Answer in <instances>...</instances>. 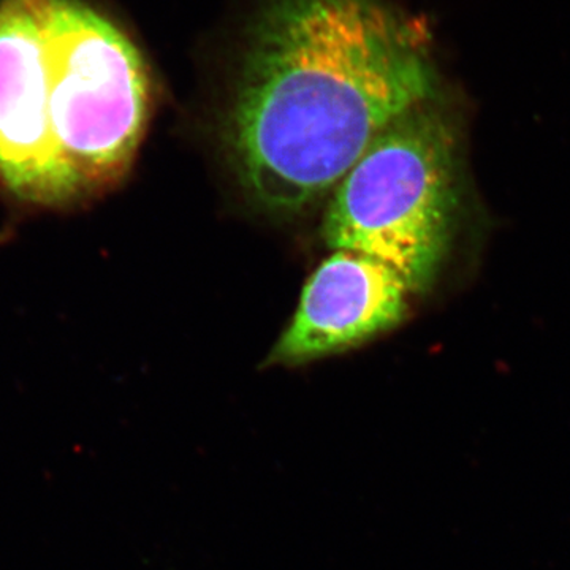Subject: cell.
<instances>
[{
	"label": "cell",
	"instance_id": "cell-1",
	"mask_svg": "<svg viewBox=\"0 0 570 570\" xmlns=\"http://www.w3.org/2000/svg\"><path fill=\"white\" fill-rule=\"evenodd\" d=\"M428 43L384 0H272L227 126L246 194L279 214L332 194L379 135L433 99Z\"/></svg>",
	"mask_w": 570,
	"mask_h": 570
},
{
	"label": "cell",
	"instance_id": "cell-2",
	"mask_svg": "<svg viewBox=\"0 0 570 570\" xmlns=\"http://www.w3.org/2000/svg\"><path fill=\"white\" fill-rule=\"evenodd\" d=\"M324 239L381 262L412 292L436 277L459 208L456 141L444 116L423 105L393 122L330 194Z\"/></svg>",
	"mask_w": 570,
	"mask_h": 570
},
{
	"label": "cell",
	"instance_id": "cell-3",
	"mask_svg": "<svg viewBox=\"0 0 570 570\" xmlns=\"http://www.w3.org/2000/svg\"><path fill=\"white\" fill-rule=\"evenodd\" d=\"M52 130L85 194L121 179L148 122L137 47L81 0H40Z\"/></svg>",
	"mask_w": 570,
	"mask_h": 570
},
{
	"label": "cell",
	"instance_id": "cell-4",
	"mask_svg": "<svg viewBox=\"0 0 570 570\" xmlns=\"http://www.w3.org/2000/svg\"><path fill=\"white\" fill-rule=\"evenodd\" d=\"M0 179L33 205L86 195L51 126L40 0L0 2Z\"/></svg>",
	"mask_w": 570,
	"mask_h": 570
},
{
	"label": "cell",
	"instance_id": "cell-5",
	"mask_svg": "<svg viewBox=\"0 0 570 570\" xmlns=\"http://www.w3.org/2000/svg\"><path fill=\"white\" fill-rule=\"evenodd\" d=\"M414 292L389 266L333 250L311 275L266 366H299L352 351L395 328Z\"/></svg>",
	"mask_w": 570,
	"mask_h": 570
}]
</instances>
